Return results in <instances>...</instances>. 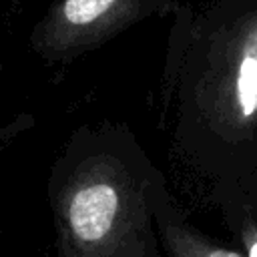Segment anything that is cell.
Returning <instances> with one entry per match:
<instances>
[{
	"label": "cell",
	"mask_w": 257,
	"mask_h": 257,
	"mask_svg": "<svg viewBox=\"0 0 257 257\" xmlns=\"http://www.w3.org/2000/svg\"><path fill=\"white\" fill-rule=\"evenodd\" d=\"M185 106L193 120L225 139L257 126V0H237L193 32L183 60Z\"/></svg>",
	"instance_id": "cell-1"
},
{
	"label": "cell",
	"mask_w": 257,
	"mask_h": 257,
	"mask_svg": "<svg viewBox=\"0 0 257 257\" xmlns=\"http://www.w3.org/2000/svg\"><path fill=\"white\" fill-rule=\"evenodd\" d=\"M169 0H64L60 20L66 38L92 42L159 12Z\"/></svg>",
	"instance_id": "cell-2"
},
{
	"label": "cell",
	"mask_w": 257,
	"mask_h": 257,
	"mask_svg": "<svg viewBox=\"0 0 257 257\" xmlns=\"http://www.w3.org/2000/svg\"><path fill=\"white\" fill-rule=\"evenodd\" d=\"M122 209V191L116 181L96 177L82 183L68 203V225L74 237L94 245L106 239Z\"/></svg>",
	"instance_id": "cell-3"
},
{
	"label": "cell",
	"mask_w": 257,
	"mask_h": 257,
	"mask_svg": "<svg viewBox=\"0 0 257 257\" xmlns=\"http://www.w3.org/2000/svg\"><path fill=\"white\" fill-rule=\"evenodd\" d=\"M203 257H241L235 251H227V249H209L203 253Z\"/></svg>",
	"instance_id": "cell-4"
},
{
	"label": "cell",
	"mask_w": 257,
	"mask_h": 257,
	"mask_svg": "<svg viewBox=\"0 0 257 257\" xmlns=\"http://www.w3.org/2000/svg\"><path fill=\"white\" fill-rule=\"evenodd\" d=\"M249 257H257V231L249 235Z\"/></svg>",
	"instance_id": "cell-5"
}]
</instances>
